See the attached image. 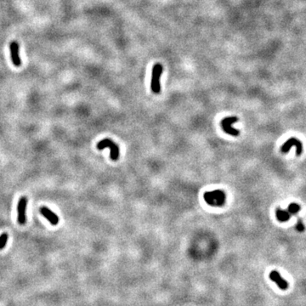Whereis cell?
I'll return each mask as SVG.
<instances>
[{
	"label": "cell",
	"instance_id": "obj_5",
	"mask_svg": "<svg viewBox=\"0 0 306 306\" xmlns=\"http://www.w3.org/2000/svg\"><path fill=\"white\" fill-rule=\"evenodd\" d=\"M27 205V198L26 196H21L18 202L17 205V213H18V222L20 225L26 223V208Z\"/></svg>",
	"mask_w": 306,
	"mask_h": 306
},
{
	"label": "cell",
	"instance_id": "obj_8",
	"mask_svg": "<svg viewBox=\"0 0 306 306\" xmlns=\"http://www.w3.org/2000/svg\"><path fill=\"white\" fill-rule=\"evenodd\" d=\"M269 278L274 282L276 283V285L278 286L280 289L286 290L288 288V283L281 276V275H280V273L278 271L272 270L271 272L269 273Z\"/></svg>",
	"mask_w": 306,
	"mask_h": 306
},
{
	"label": "cell",
	"instance_id": "obj_12",
	"mask_svg": "<svg viewBox=\"0 0 306 306\" xmlns=\"http://www.w3.org/2000/svg\"><path fill=\"white\" fill-rule=\"evenodd\" d=\"M8 237H9V236H8L7 233H3L0 236V249H3V247H5L7 241H8Z\"/></svg>",
	"mask_w": 306,
	"mask_h": 306
},
{
	"label": "cell",
	"instance_id": "obj_6",
	"mask_svg": "<svg viewBox=\"0 0 306 306\" xmlns=\"http://www.w3.org/2000/svg\"><path fill=\"white\" fill-rule=\"evenodd\" d=\"M293 146L296 147L297 156H299L301 155V153H302L303 146H302V144H301L299 140H298L295 138H291L287 141H286L285 144L282 146V151L283 153L288 152L290 149H291V147Z\"/></svg>",
	"mask_w": 306,
	"mask_h": 306
},
{
	"label": "cell",
	"instance_id": "obj_9",
	"mask_svg": "<svg viewBox=\"0 0 306 306\" xmlns=\"http://www.w3.org/2000/svg\"><path fill=\"white\" fill-rule=\"evenodd\" d=\"M40 213L43 214L44 218H46L47 220H49L50 224L52 225H56L57 224L59 223V218L56 214L53 213L50 208H48L46 207H42L40 208Z\"/></svg>",
	"mask_w": 306,
	"mask_h": 306
},
{
	"label": "cell",
	"instance_id": "obj_7",
	"mask_svg": "<svg viewBox=\"0 0 306 306\" xmlns=\"http://www.w3.org/2000/svg\"><path fill=\"white\" fill-rule=\"evenodd\" d=\"M10 56L12 62L16 67H19L21 65V60H20V55H19V44L16 42H12L10 43Z\"/></svg>",
	"mask_w": 306,
	"mask_h": 306
},
{
	"label": "cell",
	"instance_id": "obj_4",
	"mask_svg": "<svg viewBox=\"0 0 306 306\" xmlns=\"http://www.w3.org/2000/svg\"><path fill=\"white\" fill-rule=\"evenodd\" d=\"M238 121V118L236 116H228L225 117L221 121V126L223 130L228 134H230L232 136H237L240 134L239 130L234 129L232 127L233 123H236Z\"/></svg>",
	"mask_w": 306,
	"mask_h": 306
},
{
	"label": "cell",
	"instance_id": "obj_1",
	"mask_svg": "<svg viewBox=\"0 0 306 306\" xmlns=\"http://www.w3.org/2000/svg\"><path fill=\"white\" fill-rule=\"evenodd\" d=\"M204 200L212 207H222L226 201V195L222 190H214L207 191L203 195Z\"/></svg>",
	"mask_w": 306,
	"mask_h": 306
},
{
	"label": "cell",
	"instance_id": "obj_2",
	"mask_svg": "<svg viewBox=\"0 0 306 306\" xmlns=\"http://www.w3.org/2000/svg\"><path fill=\"white\" fill-rule=\"evenodd\" d=\"M163 72V67L160 64L154 65L152 68V76H151V88L153 93L158 94L161 90V85H160V77Z\"/></svg>",
	"mask_w": 306,
	"mask_h": 306
},
{
	"label": "cell",
	"instance_id": "obj_10",
	"mask_svg": "<svg viewBox=\"0 0 306 306\" xmlns=\"http://www.w3.org/2000/svg\"><path fill=\"white\" fill-rule=\"evenodd\" d=\"M276 214L277 220H279L280 222H286L290 219V213L286 210L277 208L276 211Z\"/></svg>",
	"mask_w": 306,
	"mask_h": 306
},
{
	"label": "cell",
	"instance_id": "obj_3",
	"mask_svg": "<svg viewBox=\"0 0 306 306\" xmlns=\"http://www.w3.org/2000/svg\"><path fill=\"white\" fill-rule=\"evenodd\" d=\"M108 147L111 150V158L114 161L118 159L119 156V148L117 146L114 141H112L110 139H105V140H100L99 143L97 144V148L99 150H103L105 148Z\"/></svg>",
	"mask_w": 306,
	"mask_h": 306
},
{
	"label": "cell",
	"instance_id": "obj_11",
	"mask_svg": "<svg viewBox=\"0 0 306 306\" xmlns=\"http://www.w3.org/2000/svg\"><path fill=\"white\" fill-rule=\"evenodd\" d=\"M300 209H301L300 205H299L298 203H292L289 204V206H288V210H287V211H288L290 213L296 214V213H298L299 212Z\"/></svg>",
	"mask_w": 306,
	"mask_h": 306
},
{
	"label": "cell",
	"instance_id": "obj_13",
	"mask_svg": "<svg viewBox=\"0 0 306 306\" xmlns=\"http://www.w3.org/2000/svg\"><path fill=\"white\" fill-rule=\"evenodd\" d=\"M296 227H297V229H298L299 231H300V232H303L304 230V225L303 222H302V220H298V223H297Z\"/></svg>",
	"mask_w": 306,
	"mask_h": 306
}]
</instances>
